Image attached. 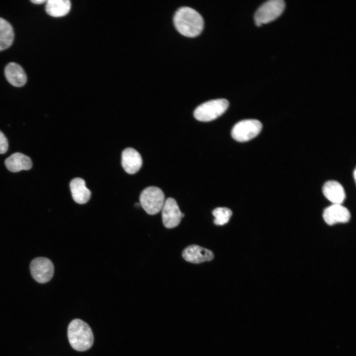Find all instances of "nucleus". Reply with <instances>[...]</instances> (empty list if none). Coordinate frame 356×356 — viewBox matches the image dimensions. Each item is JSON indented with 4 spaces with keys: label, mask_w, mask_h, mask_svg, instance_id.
<instances>
[{
    "label": "nucleus",
    "mask_w": 356,
    "mask_h": 356,
    "mask_svg": "<svg viewBox=\"0 0 356 356\" xmlns=\"http://www.w3.org/2000/svg\"><path fill=\"white\" fill-rule=\"evenodd\" d=\"M285 6V3L282 0H271L265 2L255 13L256 25L260 26L273 21L282 14Z\"/></svg>",
    "instance_id": "5"
},
{
    "label": "nucleus",
    "mask_w": 356,
    "mask_h": 356,
    "mask_svg": "<svg viewBox=\"0 0 356 356\" xmlns=\"http://www.w3.org/2000/svg\"><path fill=\"white\" fill-rule=\"evenodd\" d=\"M139 201L145 211L149 215H153L162 210L165 202V196L160 188L149 186L141 192Z\"/></svg>",
    "instance_id": "4"
},
{
    "label": "nucleus",
    "mask_w": 356,
    "mask_h": 356,
    "mask_svg": "<svg viewBox=\"0 0 356 356\" xmlns=\"http://www.w3.org/2000/svg\"><path fill=\"white\" fill-rule=\"evenodd\" d=\"M4 163L7 169L14 173L22 170H28L32 166L31 159L28 156L19 152L13 153L7 158Z\"/></svg>",
    "instance_id": "15"
},
{
    "label": "nucleus",
    "mask_w": 356,
    "mask_h": 356,
    "mask_svg": "<svg viewBox=\"0 0 356 356\" xmlns=\"http://www.w3.org/2000/svg\"><path fill=\"white\" fill-rule=\"evenodd\" d=\"M228 105L229 102L225 99L209 100L201 104L195 109L194 116L200 121H211L223 114Z\"/></svg>",
    "instance_id": "3"
},
{
    "label": "nucleus",
    "mask_w": 356,
    "mask_h": 356,
    "mask_svg": "<svg viewBox=\"0 0 356 356\" xmlns=\"http://www.w3.org/2000/svg\"><path fill=\"white\" fill-rule=\"evenodd\" d=\"M5 76L13 86L20 87L26 83V74L22 67L15 62H10L5 67Z\"/></svg>",
    "instance_id": "13"
},
{
    "label": "nucleus",
    "mask_w": 356,
    "mask_h": 356,
    "mask_svg": "<svg viewBox=\"0 0 356 356\" xmlns=\"http://www.w3.org/2000/svg\"><path fill=\"white\" fill-rule=\"evenodd\" d=\"M174 24L177 31L188 37H195L204 27L202 16L195 9L187 6L178 8L174 16Z\"/></svg>",
    "instance_id": "1"
},
{
    "label": "nucleus",
    "mask_w": 356,
    "mask_h": 356,
    "mask_svg": "<svg viewBox=\"0 0 356 356\" xmlns=\"http://www.w3.org/2000/svg\"><path fill=\"white\" fill-rule=\"evenodd\" d=\"M212 214L215 218L214 221V224L223 225L229 222L232 212L227 208L218 207L213 210Z\"/></svg>",
    "instance_id": "18"
},
{
    "label": "nucleus",
    "mask_w": 356,
    "mask_h": 356,
    "mask_svg": "<svg viewBox=\"0 0 356 356\" xmlns=\"http://www.w3.org/2000/svg\"><path fill=\"white\" fill-rule=\"evenodd\" d=\"M356 170L355 169L354 171V177L355 180H356Z\"/></svg>",
    "instance_id": "21"
},
{
    "label": "nucleus",
    "mask_w": 356,
    "mask_h": 356,
    "mask_svg": "<svg viewBox=\"0 0 356 356\" xmlns=\"http://www.w3.org/2000/svg\"><path fill=\"white\" fill-rule=\"evenodd\" d=\"M31 1L35 4H42L44 2H45L47 1L46 0H31Z\"/></svg>",
    "instance_id": "20"
},
{
    "label": "nucleus",
    "mask_w": 356,
    "mask_h": 356,
    "mask_svg": "<svg viewBox=\"0 0 356 356\" xmlns=\"http://www.w3.org/2000/svg\"><path fill=\"white\" fill-rule=\"evenodd\" d=\"M69 0H48L45 5V11L53 17H61L66 15L71 8Z\"/></svg>",
    "instance_id": "16"
},
{
    "label": "nucleus",
    "mask_w": 356,
    "mask_h": 356,
    "mask_svg": "<svg viewBox=\"0 0 356 356\" xmlns=\"http://www.w3.org/2000/svg\"><path fill=\"white\" fill-rule=\"evenodd\" d=\"M14 31L11 24L0 17V51L8 48L14 40Z\"/></svg>",
    "instance_id": "17"
},
{
    "label": "nucleus",
    "mask_w": 356,
    "mask_h": 356,
    "mask_svg": "<svg viewBox=\"0 0 356 356\" xmlns=\"http://www.w3.org/2000/svg\"><path fill=\"white\" fill-rule=\"evenodd\" d=\"M161 210L163 224L168 228L178 226L184 216V214L180 212L176 200L172 197L166 199Z\"/></svg>",
    "instance_id": "8"
},
{
    "label": "nucleus",
    "mask_w": 356,
    "mask_h": 356,
    "mask_svg": "<svg viewBox=\"0 0 356 356\" xmlns=\"http://www.w3.org/2000/svg\"><path fill=\"white\" fill-rule=\"evenodd\" d=\"M68 338L71 347L80 352L89 349L94 341L93 334L90 327L80 319H74L69 323Z\"/></svg>",
    "instance_id": "2"
},
{
    "label": "nucleus",
    "mask_w": 356,
    "mask_h": 356,
    "mask_svg": "<svg viewBox=\"0 0 356 356\" xmlns=\"http://www.w3.org/2000/svg\"><path fill=\"white\" fill-rule=\"evenodd\" d=\"M8 141L4 134L0 131V154L5 153L8 149Z\"/></svg>",
    "instance_id": "19"
},
{
    "label": "nucleus",
    "mask_w": 356,
    "mask_h": 356,
    "mask_svg": "<svg viewBox=\"0 0 356 356\" xmlns=\"http://www.w3.org/2000/svg\"><path fill=\"white\" fill-rule=\"evenodd\" d=\"M30 268L33 278L40 283L49 281L54 273L52 262L45 257H38L33 259L31 262Z\"/></svg>",
    "instance_id": "7"
},
{
    "label": "nucleus",
    "mask_w": 356,
    "mask_h": 356,
    "mask_svg": "<svg viewBox=\"0 0 356 356\" xmlns=\"http://www.w3.org/2000/svg\"><path fill=\"white\" fill-rule=\"evenodd\" d=\"M322 192L324 196L333 204H341L346 198L343 187L335 180L326 182L322 187Z\"/></svg>",
    "instance_id": "12"
},
{
    "label": "nucleus",
    "mask_w": 356,
    "mask_h": 356,
    "mask_svg": "<svg viewBox=\"0 0 356 356\" xmlns=\"http://www.w3.org/2000/svg\"><path fill=\"white\" fill-rule=\"evenodd\" d=\"M262 124L255 119H247L236 123L231 131V136L239 142H245L255 137L260 133Z\"/></svg>",
    "instance_id": "6"
},
{
    "label": "nucleus",
    "mask_w": 356,
    "mask_h": 356,
    "mask_svg": "<svg viewBox=\"0 0 356 356\" xmlns=\"http://www.w3.org/2000/svg\"><path fill=\"white\" fill-rule=\"evenodd\" d=\"M182 257L187 262L200 264L210 261L214 258L213 253L209 249L197 245L187 247L182 252Z\"/></svg>",
    "instance_id": "10"
},
{
    "label": "nucleus",
    "mask_w": 356,
    "mask_h": 356,
    "mask_svg": "<svg viewBox=\"0 0 356 356\" xmlns=\"http://www.w3.org/2000/svg\"><path fill=\"white\" fill-rule=\"evenodd\" d=\"M322 217L327 224L333 225L348 222L351 214L348 209L341 204H332L324 209Z\"/></svg>",
    "instance_id": "9"
},
{
    "label": "nucleus",
    "mask_w": 356,
    "mask_h": 356,
    "mask_svg": "<svg viewBox=\"0 0 356 356\" xmlns=\"http://www.w3.org/2000/svg\"><path fill=\"white\" fill-rule=\"evenodd\" d=\"M142 164L139 153L133 148H127L122 154V165L125 171L130 174L136 173Z\"/></svg>",
    "instance_id": "11"
},
{
    "label": "nucleus",
    "mask_w": 356,
    "mask_h": 356,
    "mask_svg": "<svg viewBox=\"0 0 356 356\" xmlns=\"http://www.w3.org/2000/svg\"><path fill=\"white\" fill-rule=\"evenodd\" d=\"M72 197L77 203H86L90 199V191L87 188L85 180L80 178L73 179L70 183Z\"/></svg>",
    "instance_id": "14"
}]
</instances>
